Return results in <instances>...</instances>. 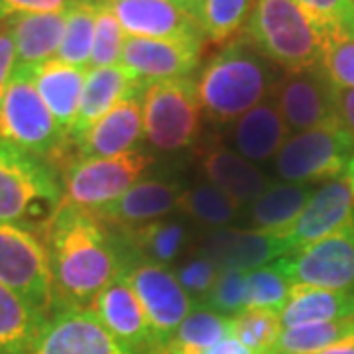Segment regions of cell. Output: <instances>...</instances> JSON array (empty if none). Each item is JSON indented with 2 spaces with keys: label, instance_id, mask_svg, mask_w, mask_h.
<instances>
[{
  "label": "cell",
  "instance_id": "836d02e7",
  "mask_svg": "<svg viewBox=\"0 0 354 354\" xmlns=\"http://www.w3.org/2000/svg\"><path fill=\"white\" fill-rule=\"evenodd\" d=\"M177 209H181L193 221L213 228L228 225L241 211V203L228 197L213 183H197L181 193Z\"/></svg>",
  "mask_w": 354,
  "mask_h": 354
},
{
  "label": "cell",
  "instance_id": "cb8c5ba5",
  "mask_svg": "<svg viewBox=\"0 0 354 354\" xmlns=\"http://www.w3.org/2000/svg\"><path fill=\"white\" fill-rule=\"evenodd\" d=\"M201 169L209 183L225 191L241 205H250L270 185V179L260 167L225 146H213L207 150L201 160Z\"/></svg>",
  "mask_w": 354,
  "mask_h": 354
},
{
  "label": "cell",
  "instance_id": "2e32d148",
  "mask_svg": "<svg viewBox=\"0 0 354 354\" xmlns=\"http://www.w3.org/2000/svg\"><path fill=\"white\" fill-rule=\"evenodd\" d=\"M91 309L132 354H160L146 311L122 276L114 278L97 295Z\"/></svg>",
  "mask_w": 354,
  "mask_h": 354
},
{
  "label": "cell",
  "instance_id": "484cf974",
  "mask_svg": "<svg viewBox=\"0 0 354 354\" xmlns=\"http://www.w3.org/2000/svg\"><path fill=\"white\" fill-rule=\"evenodd\" d=\"M341 319H354V291L323 290L305 283H293L290 297L279 311L283 329Z\"/></svg>",
  "mask_w": 354,
  "mask_h": 354
},
{
  "label": "cell",
  "instance_id": "4316f807",
  "mask_svg": "<svg viewBox=\"0 0 354 354\" xmlns=\"http://www.w3.org/2000/svg\"><path fill=\"white\" fill-rule=\"evenodd\" d=\"M313 191L301 183H270L264 193L248 207V221L254 230H266L272 234L290 228L295 218L304 213Z\"/></svg>",
  "mask_w": 354,
  "mask_h": 354
},
{
  "label": "cell",
  "instance_id": "8992f818",
  "mask_svg": "<svg viewBox=\"0 0 354 354\" xmlns=\"http://www.w3.org/2000/svg\"><path fill=\"white\" fill-rule=\"evenodd\" d=\"M201 101L195 79H171L142 93L144 136L162 152L185 150L201 132Z\"/></svg>",
  "mask_w": 354,
  "mask_h": 354
},
{
  "label": "cell",
  "instance_id": "60d3db41",
  "mask_svg": "<svg viewBox=\"0 0 354 354\" xmlns=\"http://www.w3.org/2000/svg\"><path fill=\"white\" fill-rule=\"evenodd\" d=\"M218 272L221 270L211 260L199 256V258H193L191 262L181 266L174 274H176L179 286L189 293L193 301L195 299H201L203 301L207 297V293L213 288Z\"/></svg>",
  "mask_w": 354,
  "mask_h": 354
},
{
  "label": "cell",
  "instance_id": "3957f363",
  "mask_svg": "<svg viewBox=\"0 0 354 354\" xmlns=\"http://www.w3.org/2000/svg\"><path fill=\"white\" fill-rule=\"evenodd\" d=\"M62 203V176L53 164L0 138V225L41 234Z\"/></svg>",
  "mask_w": 354,
  "mask_h": 354
},
{
  "label": "cell",
  "instance_id": "5b68a950",
  "mask_svg": "<svg viewBox=\"0 0 354 354\" xmlns=\"http://www.w3.org/2000/svg\"><path fill=\"white\" fill-rule=\"evenodd\" d=\"M0 138L50 164L65 162L69 146H73L69 134L41 101L32 71L26 67H16L0 102Z\"/></svg>",
  "mask_w": 354,
  "mask_h": 354
},
{
  "label": "cell",
  "instance_id": "bcb514c9",
  "mask_svg": "<svg viewBox=\"0 0 354 354\" xmlns=\"http://www.w3.org/2000/svg\"><path fill=\"white\" fill-rule=\"evenodd\" d=\"M319 354H354V333L351 337L342 339V341L335 342L333 346L325 348L323 353Z\"/></svg>",
  "mask_w": 354,
  "mask_h": 354
},
{
  "label": "cell",
  "instance_id": "7bdbcfd3",
  "mask_svg": "<svg viewBox=\"0 0 354 354\" xmlns=\"http://www.w3.org/2000/svg\"><path fill=\"white\" fill-rule=\"evenodd\" d=\"M16 71V48L8 28L0 22V102Z\"/></svg>",
  "mask_w": 354,
  "mask_h": 354
},
{
  "label": "cell",
  "instance_id": "d6a6232c",
  "mask_svg": "<svg viewBox=\"0 0 354 354\" xmlns=\"http://www.w3.org/2000/svg\"><path fill=\"white\" fill-rule=\"evenodd\" d=\"M354 333V319L307 323L283 329L270 354H319Z\"/></svg>",
  "mask_w": 354,
  "mask_h": 354
},
{
  "label": "cell",
  "instance_id": "e0dca14e",
  "mask_svg": "<svg viewBox=\"0 0 354 354\" xmlns=\"http://www.w3.org/2000/svg\"><path fill=\"white\" fill-rule=\"evenodd\" d=\"M288 254L290 250L279 236L254 228H215L199 246V256L211 260L218 270L242 272H252Z\"/></svg>",
  "mask_w": 354,
  "mask_h": 354
},
{
  "label": "cell",
  "instance_id": "5bb4252c",
  "mask_svg": "<svg viewBox=\"0 0 354 354\" xmlns=\"http://www.w3.org/2000/svg\"><path fill=\"white\" fill-rule=\"evenodd\" d=\"M270 97L290 132L293 130L295 134L341 120L335 102V87L319 67L279 77Z\"/></svg>",
  "mask_w": 354,
  "mask_h": 354
},
{
  "label": "cell",
  "instance_id": "ba28073f",
  "mask_svg": "<svg viewBox=\"0 0 354 354\" xmlns=\"http://www.w3.org/2000/svg\"><path fill=\"white\" fill-rule=\"evenodd\" d=\"M152 162V156L138 150L116 158H67L62 174L64 203L95 213L127 193Z\"/></svg>",
  "mask_w": 354,
  "mask_h": 354
},
{
  "label": "cell",
  "instance_id": "4fadbf2b",
  "mask_svg": "<svg viewBox=\"0 0 354 354\" xmlns=\"http://www.w3.org/2000/svg\"><path fill=\"white\" fill-rule=\"evenodd\" d=\"M354 216V158L342 176L325 181L311 195L304 213L283 232H278L290 254L329 236ZM288 254V256H290Z\"/></svg>",
  "mask_w": 354,
  "mask_h": 354
},
{
  "label": "cell",
  "instance_id": "d4e9b609",
  "mask_svg": "<svg viewBox=\"0 0 354 354\" xmlns=\"http://www.w3.org/2000/svg\"><path fill=\"white\" fill-rule=\"evenodd\" d=\"M236 152L250 162H266L281 150L290 138V128L272 97L241 116L234 124Z\"/></svg>",
  "mask_w": 354,
  "mask_h": 354
},
{
  "label": "cell",
  "instance_id": "8d00e7d4",
  "mask_svg": "<svg viewBox=\"0 0 354 354\" xmlns=\"http://www.w3.org/2000/svg\"><path fill=\"white\" fill-rule=\"evenodd\" d=\"M124 39H127V34L118 22V18L114 16L111 4L101 2L97 8L95 38H93L88 69L120 65V53H122Z\"/></svg>",
  "mask_w": 354,
  "mask_h": 354
},
{
  "label": "cell",
  "instance_id": "277c9868",
  "mask_svg": "<svg viewBox=\"0 0 354 354\" xmlns=\"http://www.w3.org/2000/svg\"><path fill=\"white\" fill-rule=\"evenodd\" d=\"M242 34L286 73L311 71L321 64L325 38L295 0H256Z\"/></svg>",
  "mask_w": 354,
  "mask_h": 354
},
{
  "label": "cell",
  "instance_id": "1f68e13d",
  "mask_svg": "<svg viewBox=\"0 0 354 354\" xmlns=\"http://www.w3.org/2000/svg\"><path fill=\"white\" fill-rule=\"evenodd\" d=\"M256 0H199L195 18L203 38L211 44H225L239 36L248 22Z\"/></svg>",
  "mask_w": 354,
  "mask_h": 354
},
{
  "label": "cell",
  "instance_id": "f1b7e54d",
  "mask_svg": "<svg viewBox=\"0 0 354 354\" xmlns=\"http://www.w3.org/2000/svg\"><path fill=\"white\" fill-rule=\"evenodd\" d=\"M118 236L134 256L164 266L176 260L187 241L183 225L164 218L134 228H120Z\"/></svg>",
  "mask_w": 354,
  "mask_h": 354
},
{
  "label": "cell",
  "instance_id": "f35d334b",
  "mask_svg": "<svg viewBox=\"0 0 354 354\" xmlns=\"http://www.w3.org/2000/svg\"><path fill=\"white\" fill-rule=\"evenodd\" d=\"M246 274L242 270H221L203 305L227 317L242 313L246 309Z\"/></svg>",
  "mask_w": 354,
  "mask_h": 354
},
{
  "label": "cell",
  "instance_id": "52a82bcc",
  "mask_svg": "<svg viewBox=\"0 0 354 354\" xmlns=\"http://www.w3.org/2000/svg\"><path fill=\"white\" fill-rule=\"evenodd\" d=\"M354 158V140L341 120L291 134L276 153V171L288 183L330 181Z\"/></svg>",
  "mask_w": 354,
  "mask_h": 354
},
{
  "label": "cell",
  "instance_id": "ffe728a7",
  "mask_svg": "<svg viewBox=\"0 0 354 354\" xmlns=\"http://www.w3.org/2000/svg\"><path fill=\"white\" fill-rule=\"evenodd\" d=\"M144 138L142 120V95L118 102L85 134L73 142L77 158H116L136 152Z\"/></svg>",
  "mask_w": 354,
  "mask_h": 354
},
{
  "label": "cell",
  "instance_id": "7c38bea8",
  "mask_svg": "<svg viewBox=\"0 0 354 354\" xmlns=\"http://www.w3.org/2000/svg\"><path fill=\"white\" fill-rule=\"evenodd\" d=\"M30 354H132L91 307L55 305Z\"/></svg>",
  "mask_w": 354,
  "mask_h": 354
},
{
  "label": "cell",
  "instance_id": "b9f144b4",
  "mask_svg": "<svg viewBox=\"0 0 354 354\" xmlns=\"http://www.w3.org/2000/svg\"><path fill=\"white\" fill-rule=\"evenodd\" d=\"M73 0H0V22L20 14L67 12Z\"/></svg>",
  "mask_w": 354,
  "mask_h": 354
},
{
  "label": "cell",
  "instance_id": "e575fe53",
  "mask_svg": "<svg viewBox=\"0 0 354 354\" xmlns=\"http://www.w3.org/2000/svg\"><path fill=\"white\" fill-rule=\"evenodd\" d=\"M279 313L268 309H244L230 317V335L252 354H270L281 335Z\"/></svg>",
  "mask_w": 354,
  "mask_h": 354
},
{
  "label": "cell",
  "instance_id": "44dd1931",
  "mask_svg": "<svg viewBox=\"0 0 354 354\" xmlns=\"http://www.w3.org/2000/svg\"><path fill=\"white\" fill-rule=\"evenodd\" d=\"M146 87L148 85L144 81H140L122 65L88 69L77 120L71 128V142L85 134L104 114L111 113L118 102L127 101L130 97H140Z\"/></svg>",
  "mask_w": 354,
  "mask_h": 354
},
{
  "label": "cell",
  "instance_id": "f546056e",
  "mask_svg": "<svg viewBox=\"0 0 354 354\" xmlns=\"http://www.w3.org/2000/svg\"><path fill=\"white\" fill-rule=\"evenodd\" d=\"M230 335V317L221 315L205 305L183 319L171 341L164 346L162 354H207L211 346Z\"/></svg>",
  "mask_w": 354,
  "mask_h": 354
},
{
  "label": "cell",
  "instance_id": "9a60e30c",
  "mask_svg": "<svg viewBox=\"0 0 354 354\" xmlns=\"http://www.w3.org/2000/svg\"><path fill=\"white\" fill-rule=\"evenodd\" d=\"M203 39H148L127 36L120 65L146 85L185 79L201 62Z\"/></svg>",
  "mask_w": 354,
  "mask_h": 354
},
{
  "label": "cell",
  "instance_id": "c3c4849f",
  "mask_svg": "<svg viewBox=\"0 0 354 354\" xmlns=\"http://www.w3.org/2000/svg\"><path fill=\"white\" fill-rule=\"evenodd\" d=\"M102 4H114V2H118V0H99Z\"/></svg>",
  "mask_w": 354,
  "mask_h": 354
},
{
  "label": "cell",
  "instance_id": "ee69618b",
  "mask_svg": "<svg viewBox=\"0 0 354 354\" xmlns=\"http://www.w3.org/2000/svg\"><path fill=\"white\" fill-rule=\"evenodd\" d=\"M339 118L354 140V88H335Z\"/></svg>",
  "mask_w": 354,
  "mask_h": 354
},
{
  "label": "cell",
  "instance_id": "7dc6e473",
  "mask_svg": "<svg viewBox=\"0 0 354 354\" xmlns=\"http://www.w3.org/2000/svg\"><path fill=\"white\" fill-rule=\"evenodd\" d=\"M165 2H171V4H176L179 8H183V10H187L195 16L197 12V4H199V0H165Z\"/></svg>",
  "mask_w": 354,
  "mask_h": 354
},
{
  "label": "cell",
  "instance_id": "ab89813d",
  "mask_svg": "<svg viewBox=\"0 0 354 354\" xmlns=\"http://www.w3.org/2000/svg\"><path fill=\"white\" fill-rule=\"evenodd\" d=\"M315 22L323 38L330 34L354 32V12L346 0H295Z\"/></svg>",
  "mask_w": 354,
  "mask_h": 354
},
{
  "label": "cell",
  "instance_id": "7a4b0ae2",
  "mask_svg": "<svg viewBox=\"0 0 354 354\" xmlns=\"http://www.w3.org/2000/svg\"><path fill=\"white\" fill-rule=\"evenodd\" d=\"M278 79L274 65L241 32L205 64L195 83L207 118L232 122L264 102Z\"/></svg>",
  "mask_w": 354,
  "mask_h": 354
},
{
  "label": "cell",
  "instance_id": "83f0119b",
  "mask_svg": "<svg viewBox=\"0 0 354 354\" xmlns=\"http://www.w3.org/2000/svg\"><path fill=\"white\" fill-rule=\"evenodd\" d=\"M46 317L0 283V354H30Z\"/></svg>",
  "mask_w": 354,
  "mask_h": 354
},
{
  "label": "cell",
  "instance_id": "74e56055",
  "mask_svg": "<svg viewBox=\"0 0 354 354\" xmlns=\"http://www.w3.org/2000/svg\"><path fill=\"white\" fill-rule=\"evenodd\" d=\"M319 69L335 88H354V32L325 36Z\"/></svg>",
  "mask_w": 354,
  "mask_h": 354
},
{
  "label": "cell",
  "instance_id": "4dcf8cb0",
  "mask_svg": "<svg viewBox=\"0 0 354 354\" xmlns=\"http://www.w3.org/2000/svg\"><path fill=\"white\" fill-rule=\"evenodd\" d=\"M99 4V0H73V4L65 12L67 24L57 51V59L73 67L88 69Z\"/></svg>",
  "mask_w": 354,
  "mask_h": 354
},
{
  "label": "cell",
  "instance_id": "8fae6325",
  "mask_svg": "<svg viewBox=\"0 0 354 354\" xmlns=\"http://www.w3.org/2000/svg\"><path fill=\"white\" fill-rule=\"evenodd\" d=\"M291 283L354 291V216L329 236L274 262Z\"/></svg>",
  "mask_w": 354,
  "mask_h": 354
},
{
  "label": "cell",
  "instance_id": "7402d4cb",
  "mask_svg": "<svg viewBox=\"0 0 354 354\" xmlns=\"http://www.w3.org/2000/svg\"><path fill=\"white\" fill-rule=\"evenodd\" d=\"M16 48V67H38L57 57L65 34V12L20 14L4 20Z\"/></svg>",
  "mask_w": 354,
  "mask_h": 354
},
{
  "label": "cell",
  "instance_id": "d590c367",
  "mask_svg": "<svg viewBox=\"0 0 354 354\" xmlns=\"http://www.w3.org/2000/svg\"><path fill=\"white\" fill-rule=\"evenodd\" d=\"M290 279L276 266H262L246 274V309H268L279 313L290 297Z\"/></svg>",
  "mask_w": 354,
  "mask_h": 354
},
{
  "label": "cell",
  "instance_id": "9c48e42d",
  "mask_svg": "<svg viewBox=\"0 0 354 354\" xmlns=\"http://www.w3.org/2000/svg\"><path fill=\"white\" fill-rule=\"evenodd\" d=\"M0 283L48 317L55 305L50 256L41 234L20 225H0Z\"/></svg>",
  "mask_w": 354,
  "mask_h": 354
},
{
  "label": "cell",
  "instance_id": "603a6c76",
  "mask_svg": "<svg viewBox=\"0 0 354 354\" xmlns=\"http://www.w3.org/2000/svg\"><path fill=\"white\" fill-rule=\"evenodd\" d=\"M30 71L41 101L46 102L57 124L71 138V128L77 120L79 102H81L88 69L73 67L55 57L38 67H32Z\"/></svg>",
  "mask_w": 354,
  "mask_h": 354
},
{
  "label": "cell",
  "instance_id": "681fc988",
  "mask_svg": "<svg viewBox=\"0 0 354 354\" xmlns=\"http://www.w3.org/2000/svg\"><path fill=\"white\" fill-rule=\"evenodd\" d=\"M346 4L351 6V10H353V12H354V0H346Z\"/></svg>",
  "mask_w": 354,
  "mask_h": 354
},
{
  "label": "cell",
  "instance_id": "6da1fadb",
  "mask_svg": "<svg viewBox=\"0 0 354 354\" xmlns=\"http://www.w3.org/2000/svg\"><path fill=\"white\" fill-rule=\"evenodd\" d=\"M41 234L50 256L55 305L87 307L120 276L130 256L124 254L120 236H113L102 221L69 203H62Z\"/></svg>",
  "mask_w": 354,
  "mask_h": 354
},
{
  "label": "cell",
  "instance_id": "d6986e66",
  "mask_svg": "<svg viewBox=\"0 0 354 354\" xmlns=\"http://www.w3.org/2000/svg\"><path fill=\"white\" fill-rule=\"evenodd\" d=\"M181 187L164 179H140L118 199L106 203L93 215L106 227L134 228L176 211L181 197Z\"/></svg>",
  "mask_w": 354,
  "mask_h": 354
},
{
  "label": "cell",
  "instance_id": "ac0fdd59",
  "mask_svg": "<svg viewBox=\"0 0 354 354\" xmlns=\"http://www.w3.org/2000/svg\"><path fill=\"white\" fill-rule=\"evenodd\" d=\"M111 8L130 38L205 39L197 18L165 0H118Z\"/></svg>",
  "mask_w": 354,
  "mask_h": 354
},
{
  "label": "cell",
  "instance_id": "f6af8a7d",
  "mask_svg": "<svg viewBox=\"0 0 354 354\" xmlns=\"http://www.w3.org/2000/svg\"><path fill=\"white\" fill-rule=\"evenodd\" d=\"M207 354H252L239 339H234L232 335L225 337L223 341H218L215 346H211Z\"/></svg>",
  "mask_w": 354,
  "mask_h": 354
},
{
  "label": "cell",
  "instance_id": "30bf717a",
  "mask_svg": "<svg viewBox=\"0 0 354 354\" xmlns=\"http://www.w3.org/2000/svg\"><path fill=\"white\" fill-rule=\"evenodd\" d=\"M120 276L130 283L144 307L162 354L165 344L171 341L183 319L197 304L179 286L176 274L164 264H156L130 254Z\"/></svg>",
  "mask_w": 354,
  "mask_h": 354
}]
</instances>
